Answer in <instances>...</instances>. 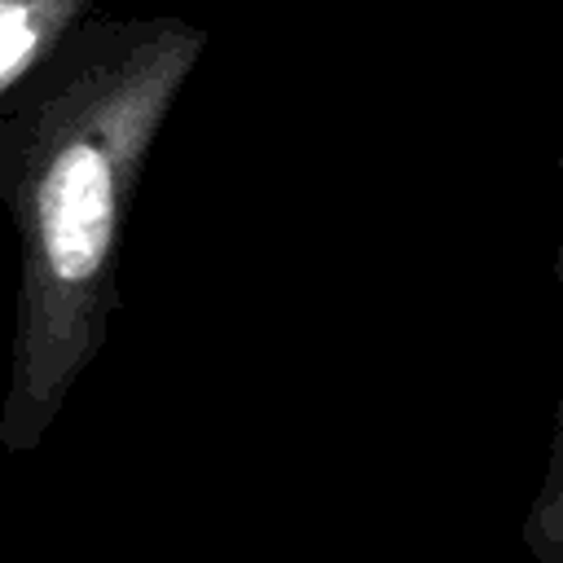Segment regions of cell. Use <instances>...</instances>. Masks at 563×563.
<instances>
[{"instance_id": "obj_1", "label": "cell", "mask_w": 563, "mask_h": 563, "mask_svg": "<svg viewBox=\"0 0 563 563\" xmlns=\"http://www.w3.org/2000/svg\"><path fill=\"white\" fill-rule=\"evenodd\" d=\"M154 106V88L141 84L119 110V123H75L40 158L31 185V330L44 334L48 347L57 343L66 352V374H75L70 339H79L84 308L88 299H101V273L119 229V198Z\"/></svg>"}, {"instance_id": "obj_2", "label": "cell", "mask_w": 563, "mask_h": 563, "mask_svg": "<svg viewBox=\"0 0 563 563\" xmlns=\"http://www.w3.org/2000/svg\"><path fill=\"white\" fill-rule=\"evenodd\" d=\"M66 0H0V88L35 57Z\"/></svg>"}]
</instances>
